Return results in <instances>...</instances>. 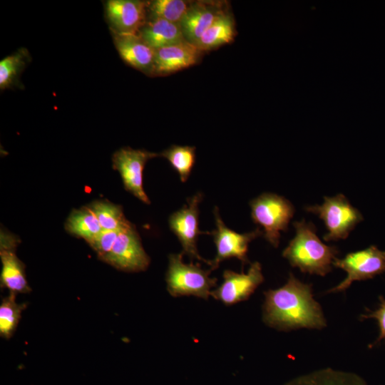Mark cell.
<instances>
[{
  "label": "cell",
  "instance_id": "obj_16",
  "mask_svg": "<svg viewBox=\"0 0 385 385\" xmlns=\"http://www.w3.org/2000/svg\"><path fill=\"white\" fill-rule=\"evenodd\" d=\"M138 34L154 50L187 41L179 24L164 19H148Z\"/></svg>",
  "mask_w": 385,
  "mask_h": 385
},
{
  "label": "cell",
  "instance_id": "obj_18",
  "mask_svg": "<svg viewBox=\"0 0 385 385\" xmlns=\"http://www.w3.org/2000/svg\"><path fill=\"white\" fill-rule=\"evenodd\" d=\"M235 35V19L232 14L225 10L194 44L202 52L207 51L231 43Z\"/></svg>",
  "mask_w": 385,
  "mask_h": 385
},
{
  "label": "cell",
  "instance_id": "obj_20",
  "mask_svg": "<svg viewBox=\"0 0 385 385\" xmlns=\"http://www.w3.org/2000/svg\"><path fill=\"white\" fill-rule=\"evenodd\" d=\"M65 229L87 242L102 230L96 216L88 206L73 210L66 221Z\"/></svg>",
  "mask_w": 385,
  "mask_h": 385
},
{
  "label": "cell",
  "instance_id": "obj_19",
  "mask_svg": "<svg viewBox=\"0 0 385 385\" xmlns=\"http://www.w3.org/2000/svg\"><path fill=\"white\" fill-rule=\"evenodd\" d=\"M2 264L1 272V287L8 289L10 293H27L29 286L25 266L17 257L14 250H0Z\"/></svg>",
  "mask_w": 385,
  "mask_h": 385
},
{
  "label": "cell",
  "instance_id": "obj_12",
  "mask_svg": "<svg viewBox=\"0 0 385 385\" xmlns=\"http://www.w3.org/2000/svg\"><path fill=\"white\" fill-rule=\"evenodd\" d=\"M148 1L108 0L105 14L111 31L137 34L148 21Z\"/></svg>",
  "mask_w": 385,
  "mask_h": 385
},
{
  "label": "cell",
  "instance_id": "obj_3",
  "mask_svg": "<svg viewBox=\"0 0 385 385\" xmlns=\"http://www.w3.org/2000/svg\"><path fill=\"white\" fill-rule=\"evenodd\" d=\"M183 254L169 255L165 275L167 289L173 297L195 296L207 299L217 279L210 277V270H205L199 264H185Z\"/></svg>",
  "mask_w": 385,
  "mask_h": 385
},
{
  "label": "cell",
  "instance_id": "obj_23",
  "mask_svg": "<svg viewBox=\"0 0 385 385\" xmlns=\"http://www.w3.org/2000/svg\"><path fill=\"white\" fill-rule=\"evenodd\" d=\"M192 4L185 0L149 1L148 19H164L180 24Z\"/></svg>",
  "mask_w": 385,
  "mask_h": 385
},
{
  "label": "cell",
  "instance_id": "obj_2",
  "mask_svg": "<svg viewBox=\"0 0 385 385\" xmlns=\"http://www.w3.org/2000/svg\"><path fill=\"white\" fill-rule=\"evenodd\" d=\"M293 225L295 236L283 250L282 256L302 272L325 276L332 271L338 249L322 242L312 222L302 220L294 222Z\"/></svg>",
  "mask_w": 385,
  "mask_h": 385
},
{
  "label": "cell",
  "instance_id": "obj_11",
  "mask_svg": "<svg viewBox=\"0 0 385 385\" xmlns=\"http://www.w3.org/2000/svg\"><path fill=\"white\" fill-rule=\"evenodd\" d=\"M223 281L211 296L226 305H231L247 299L264 281L262 266L255 262L250 265L247 273H237L225 270Z\"/></svg>",
  "mask_w": 385,
  "mask_h": 385
},
{
  "label": "cell",
  "instance_id": "obj_5",
  "mask_svg": "<svg viewBox=\"0 0 385 385\" xmlns=\"http://www.w3.org/2000/svg\"><path fill=\"white\" fill-rule=\"evenodd\" d=\"M305 210L318 215L324 222L327 232L323 238L327 242L347 238L356 225L363 220L359 210L342 193L324 197L322 205L306 207Z\"/></svg>",
  "mask_w": 385,
  "mask_h": 385
},
{
  "label": "cell",
  "instance_id": "obj_13",
  "mask_svg": "<svg viewBox=\"0 0 385 385\" xmlns=\"http://www.w3.org/2000/svg\"><path fill=\"white\" fill-rule=\"evenodd\" d=\"M202 53L188 41L155 49L151 76H167L189 68L200 60Z\"/></svg>",
  "mask_w": 385,
  "mask_h": 385
},
{
  "label": "cell",
  "instance_id": "obj_7",
  "mask_svg": "<svg viewBox=\"0 0 385 385\" xmlns=\"http://www.w3.org/2000/svg\"><path fill=\"white\" fill-rule=\"evenodd\" d=\"M216 228L210 232L216 246V255L209 260L210 271L216 270L221 262L235 257L241 261L242 265L249 263L247 251L249 244L260 236L263 231L259 227L245 233H238L228 228L222 221L217 206L213 210Z\"/></svg>",
  "mask_w": 385,
  "mask_h": 385
},
{
  "label": "cell",
  "instance_id": "obj_21",
  "mask_svg": "<svg viewBox=\"0 0 385 385\" xmlns=\"http://www.w3.org/2000/svg\"><path fill=\"white\" fill-rule=\"evenodd\" d=\"M103 230H121L133 224L125 217L120 205L106 200H96L88 205Z\"/></svg>",
  "mask_w": 385,
  "mask_h": 385
},
{
  "label": "cell",
  "instance_id": "obj_26",
  "mask_svg": "<svg viewBox=\"0 0 385 385\" xmlns=\"http://www.w3.org/2000/svg\"><path fill=\"white\" fill-rule=\"evenodd\" d=\"M120 230H103L94 236L88 244L97 253L98 257L103 261L111 252Z\"/></svg>",
  "mask_w": 385,
  "mask_h": 385
},
{
  "label": "cell",
  "instance_id": "obj_27",
  "mask_svg": "<svg viewBox=\"0 0 385 385\" xmlns=\"http://www.w3.org/2000/svg\"><path fill=\"white\" fill-rule=\"evenodd\" d=\"M374 319L377 321L379 327V334L376 340L370 346L379 343L381 340L385 339V299L383 296L379 297V306L374 310H368L365 314L360 315V319Z\"/></svg>",
  "mask_w": 385,
  "mask_h": 385
},
{
  "label": "cell",
  "instance_id": "obj_8",
  "mask_svg": "<svg viewBox=\"0 0 385 385\" xmlns=\"http://www.w3.org/2000/svg\"><path fill=\"white\" fill-rule=\"evenodd\" d=\"M202 198L200 192L188 198L186 204L170 215L168 224L182 246L183 253L191 260L203 261L208 265L209 261L200 255L197 247L199 235H210L209 232L199 229V205Z\"/></svg>",
  "mask_w": 385,
  "mask_h": 385
},
{
  "label": "cell",
  "instance_id": "obj_15",
  "mask_svg": "<svg viewBox=\"0 0 385 385\" xmlns=\"http://www.w3.org/2000/svg\"><path fill=\"white\" fill-rule=\"evenodd\" d=\"M225 10L220 2H192L180 23L185 38L195 43Z\"/></svg>",
  "mask_w": 385,
  "mask_h": 385
},
{
  "label": "cell",
  "instance_id": "obj_9",
  "mask_svg": "<svg viewBox=\"0 0 385 385\" xmlns=\"http://www.w3.org/2000/svg\"><path fill=\"white\" fill-rule=\"evenodd\" d=\"M157 156L160 154L130 147L118 150L112 156L113 167L120 173L125 190L145 204L150 201L143 189V173L146 163Z\"/></svg>",
  "mask_w": 385,
  "mask_h": 385
},
{
  "label": "cell",
  "instance_id": "obj_25",
  "mask_svg": "<svg viewBox=\"0 0 385 385\" xmlns=\"http://www.w3.org/2000/svg\"><path fill=\"white\" fill-rule=\"evenodd\" d=\"M24 305L18 304L16 294L10 293L3 299L0 305V335L9 339L14 333L21 319Z\"/></svg>",
  "mask_w": 385,
  "mask_h": 385
},
{
  "label": "cell",
  "instance_id": "obj_22",
  "mask_svg": "<svg viewBox=\"0 0 385 385\" xmlns=\"http://www.w3.org/2000/svg\"><path fill=\"white\" fill-rule=\"evenodd\" d=\"M159 154L177 171L181 182L188 180L195 163V147L173 145Z\"/></svg>",
  "mask_w": 385,
  "mask_h": 385
},
{
  "label": "cell",
  "instance_id": "obj_6",
  "mask_svg": "<svg viewBox=\"0 0 385 385\" xmlns=\"http://www.w3.org/2000/svg\"><path fill=\"white\" fill-rule=\"evenodd\" d=\"M333 266L346 272V278L327 293L344 292L354 281L371 279L385 272V251L371 245L364 250L350 252L342 259L336 258Z\"/></svg>",
  "mask_w": 385,
  "mask_h": 385
},
{
  "label": "cell",
  "instance_id": "obj_14",
  "mask_svg": "<svg viewBox=\"0 0 385 385\" xmlns=\"http://www.w3.org/2000/svg\"><path fill=\"white\" fill-rule=\"evenodd\" d=\"M113 43L120 58L130 66L150 76L155 50L137 34L111 31Z\"/></svg>",
  "mask_w": 385,
  "mask_h": 385
},
{
  "label": "cell",
  "instance_id": "obj_24",
  "mask_svg": "<svg viewBox=\"0 0 385 385\" xmlns=\"http://www.w3.org/2000/svg\"><path fill=\"white\" fill-rule=\"evenodd\" d=\"M30 60L26 48H20L0 61V88L5 90L14 86L19 81L21 73Z\"/></svg>",
  "mask_w": 385,
  "mask_h": 385
},
{
  "label": "cell",
  "instance_id": "obj_1",
  "mask_svg": "<svg viewBox=\"0 0 385 385\" xmlns=\"http://www.w3.org/2000/svg\"><path fill=\"white\" fill-rule=\"evenodd\" d=\"M264 294L262 319L267 326L279 331L326 327L327 321L321 305L314 299L312 284L301 282L292 272L284 285Z\"/></svg>",
  "mask_w": 385,
  "mask_h": 385
},
{
  "label": "cell",
  "instance_id": "obj_4",
  "mask_svg": "<svg viewBox=\"0 0 385 385\" xmlns=\"http://www.w3.org/2000/svg\"><path fill=\"white\" fill-rule=\"evenodd\" d=\"M253 222L263 228V236L274 247L279 245L282 231H287L294 213L292 202L283 196L264 192L250 202Z\"/></svg>",
  "mask_w": 385,
  "mask_h": 385
},
{
  "label": "cell",
  "instance_id": "obj_17",
  "mask_svg": "<svg viewBox=\"0 0 385 385\" xmlns=\"http://www.w3.org/2000/svg\"><path fill=\"white\" fill-rule=\"evenodd\" d=\"M284 385H368L358 374L324 368L292 379Z\"/></svg>",
  "mask_w": 385,
  "mask_h": 385
},
{
  "label": "cell",
  "instance_id": "obj_28",
  "mask_svg": "<svg viewBox=\"0 0 385 385\" xmlns=\"http://www.w3.org/2000/svg\"><path fill=\"white\" fill-rule=\"evenodd\" d=\"M19 240L14 235L6 231L1 232V250H15Z\"/></svg>",
  "mask_w": 385,
  "mask_h": 385
},
{
  "label": "cell",
  "instance_id": "obj_10",
  "mask_svg": "<svg viewBox=\"0 0 385 385\" xmlns=\"http://www.w3.org/2000/svg\"><path fill=\"white\" fill-rule=\"evenodd\" d=\"M134 225L120 230L117 239L103 262L125 272H141L150 264Z\"/></svg>",
  "mask_w": 385,
  "mask_h": 385
}]
</instances>
